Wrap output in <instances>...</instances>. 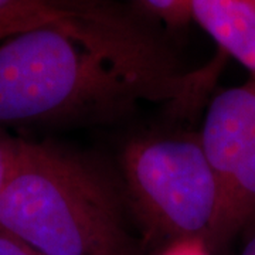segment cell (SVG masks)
I'll return each instance as SVG.
<instances>
[{
  "instance_id": "7c38bea8",
  "label": "cell",
  "mask_w": 255,
  "mask_h": 255,
  "mask_svg": "<svg viewBox=\"0 0 255 255\" xmlns=\"http://www.w3.org/2000/svg\"><path fill=\"white\" fill-rule=\"evenodd\" d=\"M247 230H248V233H247L243 246L238 251V255H255V221Z\"/></svg>"
},
{
  "instance_id": "30bf717a",
  "label": "cell",
  "mask_w": 255,
  "mask_h": 255,
  "mask_svg": "<svg viewBox=\"0 0 255 255\" xmlns=\"http://www.w3.org/2000/svg\"><path fill=\"white\" fill-rule=\"evenodd\" d=\"M155 255H216L203 238H180L160 247Z\"/></svg>"
},
{
  "instance_id": "ba28073f",
  "label": "cell",
  "mask_w": 255,
  "mask_h": 255,
  "mask_svg": "<svg viewBox=\"0 0 255 255\" xmlns=\"http://www.w3.org/2000/svg\"><path fill=\"white\" fill-rule=\"evenodd\" d=\"M150 13L169 27H182L190 18L186 0H142Z\"/></svg>"
},
{
  "instance_id": "277c9868",
  "label": "cell",
  "mask_w": 255,
  "mask_h": 255,
  "mask_svg": "<svg viewBox=\"0 0 255 255\" xmlns=\"http://www.w3.org/2000/svg\"><path fill=\"white\" fill-rule=\"evenodd\" d=\"M199 140L219 190L217 254L255 221L254 80L213 97Z\"/></svg>"
},
{
  "instance_id": "6da1fadb",
  "label": "cell",
  "mask_w": 255,
  "mask_h": 255,
  "mask_svg": "<svg viewBox=\"0 0 255 255\" xmlns=\"http://www.w3.org/2000/svg\"><path fill=\"white\" fill-rule=\"evenodd\" d=\"M127 197L97 166L20 139L0 193V233L36 255H143Z\"/></svg>"
},
{
  "instance_id": "3957f363",
  "label": "cell",
  "mask_w": 255,
  "mask_h": 255,
  "mask_svg": "<svg viewBox=\"0 0 255 255\" xmlns=\"http://www.w3.org/2000/svg\"><path fill=\"white\" fill-rule=\"evenodd\" d=\"M121 167L128 206L147 241L203 238L214 251L219 190L199 135L136 139Z\"/></svg>"
},
{
  "instance_id": "7a4b0ae2",
  "label": "cell",
  "mask_w": 255,
  "mask_h": 255,
  "mask_svg": "<svg viewBox=\"0 0 255 255\" xmlns=\"http://www.w3.org/2000/svg\"><path fill=\"white\" fill-rule=\"evenodd\" d=\"M139 100H182L119 67L55 26L26 30L0 46V125L121 114Z\"/></svg>"
},
{
  "instance_id": "5b68a950",
  "label": "cell",
  "mask_w": 255,
  "mask_h": 255,
  "mask_svg": "<svg viewBox=\"0 0 255 255\" xmlns=\"http://www.w3.org/2000/svg\"><path fill=\"white\" fill-rule=\"evenodd\" d=\"M27 10L48 18L85 46L100 48L115 40L125 26L118 0H0V11Z\"/></svg>"
},
{
  "instance_id": "8992f818",
  "label": "cell",
  "mask_w": 255,
  "mask_h": 255,
  "mask_svg": "<svg viewBox=\"0 0 255 255\" xmlns=\"http://www.w3.org/2000/svg\"><path fill=\"white\" fill-rule=\"evenodd\" d=\"M194 20L255 81V0H186Z\"/></svg>"
},
{
  "instance_id": "9c48e42d",
  "label": "cell",
  "mask_w": 255,
  "mask_h": 255,
  "mask_svg": "<svg viewBox=\"0 0 255 255\" xmlns=\"http://www.w3.org/2000/svg\"><path fill=\"white\" fill-rule=\"evenodd\" d=\"M20 139L9 136L3 130H0V193L3 191L6 183L16 163L18 153Z\"/></svg>"
},
{
  "instance_id": "52a82bcc",
  "label": "cell",
  "mask_w": 255,
  "mask_h": 255,
  "mask_svg": "<svg viewBox=\"0 0 255 255\" xmlns=\"http://www.w3.org/2000/svg\"><path fill=\"white\" fill-rule=\"evenodd\" d=\"M43 26H54L48 18L34 11L27 10H9L0 11V40H6L23 33L26 30L43 27Z\"/></svg>"
},
{
  "instance_id": "8fae6325",
  "label": "cell",
  "mask_w": 255,
  "mask_h": 255,
  "mask_svg": "<svg viewBox=\"0 0 255 255\" xmlns=\"http://www.w3.org/2000/svg\"><path fill=\"white\" fill-rule=\"evenodd\" d=\"M0 255H36L27 247L0 233Z\"/></svg>"
}]
</instances>
